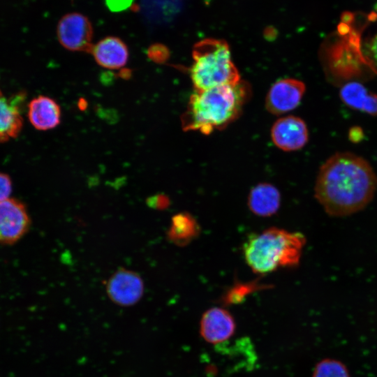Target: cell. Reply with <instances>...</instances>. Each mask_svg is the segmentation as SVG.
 <instances>
[{
    "mask_svg": "<svg viewBox=\"0 0 377 377\" xmlns=\"http://www.w3.org/2000/svg\"><path fill=\"white\" fill-rule=\"evenodd\" d=\"M377 189V176L370 164L355 154L343 152L320 167L315 197L332 216L351 215L366 207Z\"/></svg>",
    "mask_w": 377,
    "mask_h": 377,
    "instance_id": "cell-1",
    "label": "cell"
},
{
    "mask_svg": "<svg viewBox=\"0 0 377 377\" xmlns=\"http://www.w3.org/2000/svg\"><path fill=\"white\" fill-rule=\"evenodd\" d=\"M245 81L212 89L195 91L181 117L182 129L209 135L236 120L251 95Z\"/></svg>",
    "mask_w": 377,
    "mask_h": 377,
    "instance_id": "cell-2",
    "label": "cell"
},
{
    "mask_svg": "<svg viewBox=\"0 0 377 377\" xmlns=\"http://www.w3.org/2000/svg\"><path fill=\"white\" fill-rule=\"evenodd\" d=\"M305 237L275 227L251 235L243 246L246 263L254 273L265 274L279 267L299 265Z\"/></svg>",
    "mask_w": 377,
    "mask_h": 377,
    "instance_id": "cell-3",
    "label": "cell"
},
{
    "mask_svg": "<svg viewBox=\"0 0 377 377\" xmlns=\"http://www.w3.org/2000/svg\"><path fill=\"white\" fill-rule=\"evenodd\" d=\"M190 77L195 91L238 83L239 71L223 40L205 38L196 43L192 51Z\"/></svg>",
    "mask_w": 377,
    "mask_h": 377,
    "instance_id": "cell-4",
    "label": "cell"
},
{
    "mask_svg": "<svg viewBox=\"0 0 377 377\" xmlns=\"http://www.w3.org/2000/svg\"><path fill=\"white\" fill-rule=\"evenodd\" d=\"M61 45L71 51L91 52L93 29L89 19L77 13H68L59 20L57 29Z\"/></svg>",
    "mask_w": 377,
    "mask_h": 377,
    "instance_id": "cell-5",
    "label": "cell"
},
{
    "mask_svg": "<svg viewBox=\"0 0 377 377\" xmlns=\"http://www.w3.org/2000/svg\"><path fill=\"white\" fill-rule=\"evenodd\" d=\"M199 332L202 339L210 344L225 343L233 337L236 322L226 309L214 306L206 310L201 316Z\"/></svg>",
    "mask_w": 377,
    "mask_h": 377,
    "instance_id": "cell-6",
    "label": "cell"
},
{
    "mask_svg": "<svg viewBox=\"0 0 377 377\" xmlns=\"http://www.w3.org/2000/svg\"><path fill=\"white\" fill-rule=\"evenodd\" d=\"M30 219L24 205L8 198L0 202V243L11 244L28 230Z\"/></svg>",
    "mask_w": 377,
    "mask_h": 377,
    "instance_id": "cell-7",
    "label": "cell"
},
{
    "mask_svg": "<svg viewBox=\"0 0 377 377\" xmlns=\"http://www.w3.org/2000/svg\"><path fill=\"white\" fill-rule=\"evenodd\" d=\"M305 84L293 78L276 82L269 89L265 98L267 110L272 114H285L298 106L305 92Z\"/></svg>",
    "mask_w": 377,
    "mask_h": 377,
    "instance_id": "cell-8",
    "label": "cell"
},
{
    "mask_svg": "<svg viewBox=\"0 0 377 377\" xmlns=\"http://www.w3.org/2000/svg\"><path fill=\"white\" fill-rule=\"evenodd\" d=\"M106 291L114 304L130 306L138 303L142 297L144 283L135 272L119 269L109 279Z\"/></svg>",
    "mask_w": 377,
    "mask_h": 377,
    "instance_id": "cell-9",
    "label": "cell"
},
{
    "mask_svg": "<svg viewBox=\"0 0 377 377\" xmlns=\"http://www.w3.org/2000/svg\"><path fill=\"white\" fill-rule=\"evenodd\" d=\"M271 138L278 148L286 151H296L306 144L308 129L300 117L286 116L274 122L271 129Z\"/></svg>",
    "mask_w": 377,
    "mask_h": 377,
    "instance_id": "cell-10",
    "label": "cell"
},
{
    "mask_svg": "<svg viewBox=\"0 0 377 377\" xmlns=\"http://www.w3.org/2000/svg\"><path fill=\"white\" fill-rule=\"evenodd\" d=\"M24 99V92L8 97L0 90V143L17 137L20 133L23 125L22 105Z\"/></svg>",
    "mask_w": 377,
    "mask_h": 377,
    "instance_id": "cell-11",
    "label": "cell"
},
{
    "mask_svg": "<svg viewBox=\"0 0 377 377\" xmlns=\"http://www.w3.org/2000/svg\"><path fill=\"white\" fill-rule=\"evenodd\" d=\"M28 119L37 130L47 131L57 126L61 121V108L52 98L38 96L28 104Z\"/></svg>",
    "mask_w": 377,
    "mask_h": 377,
    "instance_id": "cell-12",
    "label": "cell"
},
{
    "mask_svg": "<svg viewBox=\"0 0 377 377\" xmlns=\"http://www.w3.org/2000/svg\"><path fill=\"white\" fill-rule=\"evenodd\" d=\"M98 64L108 69H119L128 59L126 45L117 37L108 36L101 40L91 50Z\"/></svg>",
    "mask_w": 377,
    "mask_h": 377,
    "instance_id": "cell-13",
    "label": "cell"
},
{
    "mask_svg": "<svg viewBox=\"0 0 377 377\" xmlns=\"http://www.w3.org/2000/svg\"><path fill=\"white\" fill-rule=\"evenodd\" d=\"M280 205V192L271 184H258L249 192L248 205L255 215L263 217L271 216L277 212Z\"/></svg>",
    "mask_w": 377,
    "mask_h": 377,
    "instance_id": "cell-14",
    "label": "cell"
},
{
    "mask_svg": "<svg viewBox=\"0 0 377 377\" xmlns=\"http://www.w3.org/2000/svg\"><path fill=\"white\" fill-rule=\"evenodd\" d=\"M342 101L349 108L370 115H377V95L369 91L362 84L350 82L340 89Z\"/></svg>",
    "mask_w": 377,
    "mask_h": 377,
    "instance_id": "cell-15",
    "label": "cell"
},
{
    "mask_svg": "<svg viewBox=\"0 0 377 377\" xmlns=\"http://www.w3.org/2000/svg\"><path fill=\"white\" fill-rule=\"evenodd\" d=\"M198 232L199 226L193 217L182 213L173 217L168 237L175 244L184 245L197 237Z\"/></svg>",
    "mask_w": 377,
    "mask_h": 377,
    "instance_id": "cell-16",
    "label": "cell"
},
{
    "mask_svg": "<svg viewBox=\"0 0 377 377\" xmlns=\"http://www.w3.org/2000/svg\"><path fill=\"white\" fill-rule=\"evenodd\" d=\"M312 377H350V376L347 368L341 362L327 358L316 364Z\"/></svg>",
    "mask_w": 377,
    "mask_h": 377,
    "instance_id": "cell-17",
    "label": "cell"
},
{
    "mask_svg": "<svg viewBox=\"0 0 377 377\" xmlns=\"http://www.w3.org/2000/svg\"><path fill=\"white\" fill-rule=\"evenodd\" d=\"M147 54L153 61L163 63L168 58L169 52L163 45L156 43L148 48Z\"/></svg>",
    "mask_w": 377,
    "mask_h": 377,
    "instance_id": "cell-18",
    "label": "cell"
},
{
    "mask_svg": "<svg viewBox=\"0 0 377 377\" xmlns=\"http://www.w3.org/2000/svg\"><path fill=\"white\" fill-rule=\"evenodd\" d=\"M12 191V183L9 176L0 172V202L8 199Z\"/></svg>",
    "mask_w": 377,
    "mask_h": 377,
    "instance_id": "cell-19",
    "label": "cell"
},
{
    "mask_svg": "<svg viewBox=\"0 0 377 377\" xmlns=\"http://www.w3.org/2000/svg\"><path fill=\"white\" fill-rule=\"evenodd\" d=\"M367 55L372 66L377 71V34L368 43Z\"/></svg>",
    "mask_w": 377,
    "mask_h": 377,
    "instance_id": "cell-20",
    "label": "cell"
},
{
    "mask_svg": "<svg viewBox=\"0 0 377 377\" xmlns=\"http://www.w3.org/2000/svg\"><path fill=\"white\" fill-rule=\"evenodd\" d=\"M108 8L113 11H119L128 8L132 0H105Z\"/></svg>",
    "mask_w": 377,
    "mask_h": 377,
    "instance_id": "cell-21",
    "label": "cell"
}]
</instances>
